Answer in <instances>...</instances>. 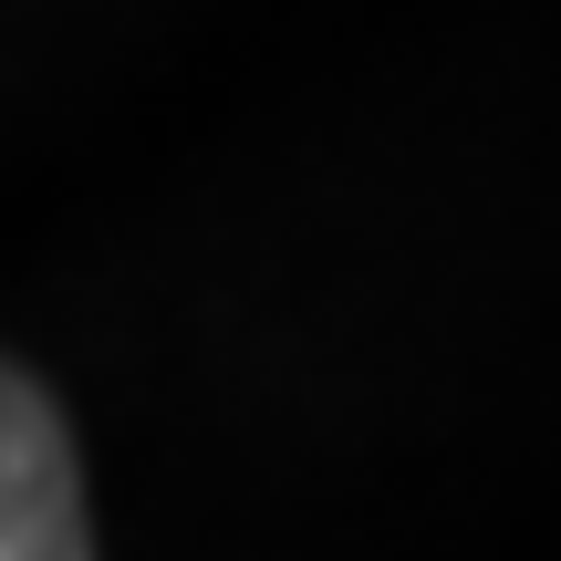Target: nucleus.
Here are the masks:
<instances>
[{
  "mask_svg": "<svg viewBox=\"0 0 561 561\" xmlns=\"http://www.w3.org/2000/svg\"><path fill=\"white\" fill-rule=\"evenodd\" d=\"M83 479H73V437H62L53 396L32 375L0 364V561H83Z\"/></svg>",
  "mask_w": 561,
  "mask_h": 561,
  "instance_id": "1",
  "label": "nucleus"
}]
</instances>
